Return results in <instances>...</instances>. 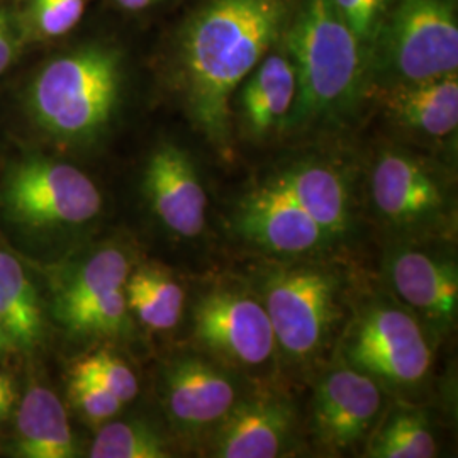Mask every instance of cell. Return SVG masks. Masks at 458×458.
<instances>
[{"label": "cell", "mask_w": 458, "mask_h": 458, "mask_svg": "<svg viewBox=\"0 0 458 458\" xmlns=\"http://www.w3.org/2000/svg\"><path fill=\"white\" fill-rule=\"evenodd\" d=\"M285 0H208L185 22L179 43L183 100L199 131L231 151V98L280 41Z\"/></svg>", "instance_id": "1"}, {"label": "cell", "mask_w": 458, "mask_h": 458, "mask_svg": "<svg viewBox=\"0 0 458 458\" xmlns=\"http://www.w3.org/2000/svg\"><path fill=\"white\" fill-rule=\"evenodd\" d=\"M282 41L297 82L284 130L325 128L352 114L367 85L369 55L335 2L299 0Z\"/></svg>", "instance_id": "2"}, {"label": "cell", "mask_w": 458, "mask_h": 458, "mask_svg": "<svg viewBox=\"0 0 458 458\" xmlns=\"http://www.w3.org/2000/svg\"><path fill=\"white\" fill-rule=\"evenodd\" d=\"M123 83L121 53L89 45L51 60L33 81L30 109L41 130L65 143H87L114 115Z\"/></svg>", "instance_id": "3"}, {"label": "cell", "mask_w": 458, "mask_h": 458, "mask_svg": "<svg viewBox=\"0 0 458 458\" xmlns=\"http://www.w3.org/2000/svg\"><path fill=\"white\" fill-rule=\"evenodd\" d=\"M372 53L387 87L457 73V0H399Z\"/></svg>", "instance_id": "4"}, {"label": "cell", "mask_w": 458, "mask_h": 458, "mask_svg": "<svg viewBox=\"0 0 458 458\" xmlns=\"http://www.w3.org/2000/svg\"><path fill=\"white\" fill-rule=\"evenodd\" d=\"M340 295L338 274L325 267H293L268 274L262 302L282 357L306 363L325 350L342 314Z\"/></svg>", "instance_id": "5"}, {"label": "cell", "mask_w": 458, "mask_h": 458, "mask_svg": "<svg viewBox=\"0 0 458 458\" xmlns=\"http://www.w3.org/2000/svg\"><path fill=\"white\" fill-rule=\"evenodd\" d=\"M344 360L391 389L420 386L431 369V346L420 321L410 311L376 304L348 329Z\"/></svg>", "instance_id": "6"}, {"label": "cell", "mask_w": 458, "mask_h": 458, "mask_svg": "<svg viewBox=\"0 0 458 458\" xmlns=\"http://www.w3.org/2000/svg\"><path fill=\"white\" fill-rule=\"evenodd\" d=\"M4 204L17 223L28 226H77L100 213L102 197L96 183L73 165L30 158L9 174Z\"/></svg>", "instance_id": "7"}, {"label": "cell", "mask_w": 458, "mask_h": 458, "mask_svg": "<svg viewBox=\"0 0 458 458\" xmlns=\"http://www.w3.org/2000/svg\"><path fill=\"white\" fill-rule=\"evenodd\" d=\"M196 338L233 367L259 370L274 360L277 342L262 301L243 291L219 289L197 304Z\"/></svg>", "instance_id": "8"}, {"label": "cell", "mask_w": 458, "mask_h": 458, "mask_svg": "<svg viewBox=\"0 0 458 458\" xmlns=\"http://www.w3.org/2000/svg\"><path fill=\"white\" fill-rule=\"evenodd\" d=\"M370 194L377 214L395 229L431 226L448 209V192L438 175L403 151L378 155Z\"/></svg>", "instance_id": "9"}, {"label": "cell", "mask_w": 458, "mask_h": 458, "mask_svg": "<svg viewBox=\"0 0 458 458\" xmlns=\"http://www.w3.org/2000/svg\"><path fill=\"white\" fill-rule=\"evenodd\" d=\"M382 389L344 360L323 377L312 397V431L327 450L342 452L361 442L382 412Z\"/></svg>", "instance_id": "10"}, {"label": "cell", "mask_w": 458, "mask_h": 458, "mask_svg": "<svg viewBox=\"0 0 458 458\" xmlns=\"http://www.w3.org/2000/svg\"><path fill=\"white\" fill-rule=\"evenodd\" d=\"M162 384L165 410L175 428L189 435L214 428L240 401L234 377L200 357L172 361Z\"/></svg>", "instance_id": "11"}, {"label": "cell", "mask_w": 458, "mask_h": 458, "mask_svg": "<svg viewBox=\"0 0 458 458\" xmlns=\"http://www.w3.org/2000/svg\"><path fill=\"white\" fill-rule=\"evenodd\" d=\"M294 406L278 395L240 399L216 425L213 455L277 458L289 455L295 440Z\"/></svg>", "instance_id": "12"}, {"label": "cell", "mask_w": 458, "mask_h": 458, "mask_svg": "<svg viewBox=\"0 0 458 458\" xmlns=\"http://www.w3.org/2000/svg\"><path fill=\"white\" fill-rule=\"evenodd\" d=\"M234 221L245 240L278 255H308L331 242L311 216L272 181L246 197Z\"/></svg>", "instance_id": "13"}, {"label": "cell", "mask_w": 458, "mask_h": 458, "mask_svg": "<svg viewBox=\"0 0 458 458\" xmlns=\"http://www.w3.org/2000/svg\"><path fill=\"white\" fill-rule=\"evenodd\" d=\"M143 187L165 228L181 238H196L202 233L208 197L196 165L182 148L166 143L151 153Z\"/></svg>", "instance_id": "14"}, {"label": "cell", "mask_w": 458, "mask_h": 458, "mask_svg": "<svg viewBox=\"0 0 458 458\" xmlns=\"http://www.w3.org/2000/svg\"><path fill=\"white\" fill-rule=\"evenodd\" d=\"M394 291L438 329L454 327L458 311L457 263L416 246L397 248L389 259Z\"/></svg>", "instance_id": "15"}, {"label": "cell", "mask_w": 458, "mask_h": 458, "mask_svg": "<svg viewBox=\"0 0 458 458\" xmlns=\"http://www.w3.org/2000/svg\"><path fill=\"white\" fill-rule=\"evenodd\" d=\"M295 70L285 49L268 51L246 77L238 114L246 136L265 140L284 130L294 106Z\"/></svg>", "instance_id": "16"}, {"label": "cell", "mask_w": 458, "mask_h": 458, "mask_svg": "<svg viewBox=\"0 0 458 458\" xmlns=\"http://www.w3.org/2000/svg\"><path fill=\"white\" fill-rule=\"evenodd\" d=\"M311 216L329 240L342 238L352 226L350 189L335 166L323 162H299L270 179Z\"/></svg>", "instance_id": "17"}, {"label": "cell", "mask_w": 458, "mask_h": 458, "mask_svg": "<svg viewBox=\"0 0 458 458\" xmlns=\"http://www.w3.org/2000/svg\"><path fill=\"white\" fill-rule=\"evenodd\" d=\"M384 106L394 121L428 138L443 140L457 132L458 75L423 82L391 85L382 90Z\"/></svg>", "instance_id": "18"}, {"label": "cell", "mask_w": 458, "mask_h": 458, "mask_svg": "<svg viewBox=\"0 0 458 458\" xmlns=\"http://www.w3.org/2000/svg\"><path fill=\"white\" fill-rule=\"evenodd\" d=\"M17 450L28 458H72L77 443L56 394L34 386L17 411Z\"/></svg>", "instance_id": "19"}, {"label": "cell", "mask_w": 458, "mask_h": 458, "mask_svg": "<svg viewBox=\"0 0 458 458\" xmlns=\"http://www.w3.org/2000/svg\"><path fill=\"white\" fill-rule=\"evenodd\" d=\"M0 318L13 346L31 350L43 336V314L31 278L21 263L0 251Z\"/></svg>", "instance_id": "20"}, {"label": "cell", "mask_w": 458, "mask_h": 458, "mask_svg": "<svg viewBox=\"0 0 458 458\" xmlns=\"http://www.w3.org/2000/svg\"><path fill=\"white\" fill-rule=\"evenodd\" d=\"M128 308L145 327L165 331L179 323L185 294L174 276L157 263H148L134 272L124 285Z\"/></svg>", "instance_id": "21"}, {"label": "cell", "mask_w": 458, "mask_h": 458, "mask_svg": "<svg viewBox=\"0 0 458 458\" xmlns=\"http://www.w3.org/2000/svg\"><path fill=\"white\" fill-rule=\"evenodd\" d=\"M131 272L128 255L119 248L98 250L68 278L56 299V316L64 321L85 306L123 289Z\"/></svg>", "instance_id": "22"}, {"label": "cell", "mask_w": 458, "mask_h": 458, "mask_svg": "<svg viewBox=\"0 0 458 458\" xmlns=\"http://www.w3.org/2000/svg\"><path fill=\"white\" fill-rule=\"evenodd\" d=\"M438 454L429 420L423 411L395 408L377 428L367 446V457L431 458Z\"/></svg>", "instance_id": "23"}, {"label": "cell", "mask_w": 458, "mask_h": 458, "mask_svg": "<svg viewBox=\"0 0 458 458\" xmlns=\"http://www.w3.org/2000/svg\"><path fill=\"white\" fill-rule=\"evenodd\" d=\"M92 458L170 457L164 438L141 421H115L102 426L89 450Z\"/></svg>", "instance_id": "24"}, {"label": "cell", "mask_w": 458, "mask_h": 458, "mask_svg": "<svg viewBox=\"0 0 458 458\" xmlns=\"http://www.w3.org/2000/svg\"><path fill=\"white\" fill-rule=\"evenodd\" d=\"M128 311L126 291L123 287L70 314L62 323L77 335L111 336L126 329Z\"/></svg>", "instance_id": "25"}, {"label": "cell", "mask_w": 458, "mask_h": 458, "mask_svg": "<svg viewBox=\"0 0 458 458\" xmlns=\"http://www.w3.org/2000/svg\"><path fill=\"white\" fill-rule=\"evenodd\" d=\"M72 372L92 377L98 384L114 394L123 404L131 403L138 395V378L132 374L131 369L109 350L92 353L90 357L79 361Z\"/></svg>", "instance_id": "26"}, {"label": "cell", "mask_w": 458, "mask_h": 458, "mask_svg": "<svg viewBox=\"0 0 458 458\" xmlns=\"http://www.w3.org/2000/svg\"><path fill=\"white\" fill-rule=\"evenodd\" d=\"M70 399L92 425H104L123 408L114 394L98 380L75 372H72L70 380Z\"/></svg>", "instance_id": "27"}, {"label": "cell", "mask_w": 458, "mask_h": 458, "mask_svg": "<svg viewBox=\"0 0 458 458\" xmlns=\"http://www.w3.org/2000/svg\"><path fill=\"white\" fill-rule=\"evenodd\" d=\"M346 26L355 34L367 55L376 47L382 31L387 5L386 0H333Z\"/></svg>", "instance_id": "28"}, {"label": "cell", "mask_w": 458, "mask_h": 458, "mask_svg": "<svg viewBox=\"0 0 458 458\" xmlns=\"http://www.w3.org/2000/svg\"><path fill=\"white\" fill-rule=\"evenodd\" d=\"M87 0H31V22L41 36H62L72 31L85 13Z\"/></svg>", "instance_id": "29"}, {"label": "cell", "mask_w": 458, "mask_h": 458, "mask_svg": "<svg viewBox=\"0 0 458 458\" xmlns=\"http://www.w3.org/2000/svg\"><path fill=\"white\" fill-rule=\"evenodd\" d=\"M21 49V31L13 13L0 9V75L14 64Z\"/></svg>", "instance_id": "30"}, {"label": "cell", "mask_w": 458, "mask_h": 458, "mask_svg": "<svg viewBox=\"0 0 458 458\" xmlns=\"http://www.w3.org/2000/svg\"><path fill=\"white\" fill-rule=\"evenodd\" d=\"M14 399H16V394H14L11 378L0 372V404H4L7 408H13Z\"/></svg>", "instance_id": "31"}, {"label": "cell", "mask_w": 458, "mask_h": 458, "mask_svg": "<svg viewBox=\"0 0 458 458\" xmlns=\"http://www.w3.org/2000/svg\"><path fill=\"white\" fill-rule=\"evenodd\" d=\"M5 346H13L9 338H7V333H5V327L2 323V318H0V348H5Z\"/></svg>", "instance_id": "32"}, {"label": "cell", "mask_w": 458, "mask_h": 458, "mask_svg": "<svg viewBox=\"0 0 458 458\" xmlns=\"http://www.w3.org/2000/svg\"><path fill=\"white\" fill-rule=\"evenodd\" d=\"M9 412H11V408H7V406L0 404V423L9 416Z\"/></svg>", "instance_id": "33"}]
</instances>
